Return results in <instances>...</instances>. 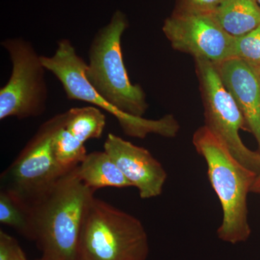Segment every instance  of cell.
Masks as SVG:
<instances>
[{
	"instance_id": "cell-1",
	"label": "cell",
	"mask_w": 260,
	"mask_h": 260,
	"mask_svg": "<svg viewBox=\"0 0 260 260\" xmlns=\"http://www.w3.org/2000/svg\"><path fill=\"white\" fill-rule=\"evenodd\" d=\"M192 143L205 159L210 184L223 210L222 223L217 230L218 237L232 244L246 242L251 233L248 194L257 174L236 158L205 125L194 132Z\"/></svg>"
},
{
	"instance_id": "cell-2",
	"label": "cell",
	"mask_w": 260,
	"mask_h": 260,
	"mask_svg": "<svg viewBox=\"0 0 260 260\" xmlns=\"http://www.w3.org/2000/svg\"><path fill=\"white\" fill-rule=\"evenodd\" d=\"M76 168L32 208L35 242L43 256L54 260H78L84 218L94 198L95 191L80 180Z\"/></svg>"
},
{
	"instance_id": "cell-3",
	"label": "cell",
	"mask_w": 260,
	"mask_h": 260,
	"mask_svg": "<svg viewBox=\"0 0 260 260\" xmlns=\"http://www.w3.org/2000/svg\"><path fill=\"white\" fill-rule=\"evenodd\" d=\"M129 26L126 15L116 10L107 25L98 30L89 49L85 77L90 85L116 109L143 117L148 109L146 94L130 81L123 60L121 37Z\"/></svg>"
},
{
	"instance_id": "cell-4",
	"label": "cell",
	"mask_w": 260,
	"mask_h": 260,
	"mask_svg": "<svg viewBox=\"0 0 260 260\" xmlns=\"http://www.w3.org/2000/svg\"><path fill=\"white\" fill-rule=\"evenodd\" d=\"M148 234L139 219L94 197L82 226L80 260H146Z\"/></svg>"
},
{
	"instance_id": "cell-5",
	"label": "cell",
	"mask_w": 260,
	"mask_h": 260,
	"mask_svg": "<svg viewBox=\"0 0 260 260\" xmlns=\"http://www.w3.org/2000/svg\"><path fill=\"white\" fill-rule=\"evenodd\" d=\"M54 55L42 56L46 70L59 80L70 100L81 101L96 106L114 116L124 134L144 139L149 134L174 138L179 124L174 116L168 114L156 120L126 114L109 104L90 85L85 77L86 63L75 50L69 39H61Z\"/></svg>"
},
{
	"instance_id": "cell-6",
	"label": "cell",
	"mask_w": 260,
	"mask_h": 260,
	"mask_svg": "<svg viewBox=\"0 0 260 260\" xmlns=\"http://www.w3.org/2000/svg\"><path fill=\"white\" fill-rule=\"evenodd\" d=\"M66 112L40 126L14 161L1 174V189L34 208L65 174L54 155V137L62 127Z\"/></svg>"
},
{
	"instance_id": "cell-7",
	"label": "cell",
	"mask_w": 260,
	"mask_h": 260,
	"mask_svg": "<svg viewBox=\"0 0 260 260\" xmlns=\"http://www.w3.org/2000/svg\"><path fill=\"white\" fill-rule=\"evenodd\" d=\"M9 54L12 73L0 90V119L37 117L45 112L48 89L42 56L31 43L22 38L1 42Z\"/></svg>"
},
{
	"instance_id": "cell-8",
	"label": "cell",
	"mask_w": 260,
	"mask_h": 260,
	"mask_svg": "<svg viewBox=\"0 0 260 260\" xmlns=\"http://www.w3.org/2000/svg\"><path fill=\"white\" fill-rule=\"evenodd\" d=\"M194 62L204 107L205 125L226 145L236 158L259 175L260 153L243 143L239 133L247 129L245 119L222 83L216 65L198 59Z\"/></svg>"
},
{
	"instance_id": "cell-9",
	"label": "cell",
	"mask_w": 260,
	"mask_h": 260,
	"mask_svg": "<svg viewBox=\"0 0 260 260\" xmlns=\"http://www.w3.org/2000/svg\"><path fill=\"white\" fill-rule=\"evenodd\" d=\"M162 30L173 49L189 54L194 60L218 64L232 58L234 38L220 26L212 13L174 8Z\"/></svg>"
},
{
	"instance_id": "cell-10",
	"label": "cell",
	"mask_w": 260,
	"mask_h": 260,
	"mask_svg": "<svg viewBox=\"0 0 260 260\" xmlns=\"http://www.w3.org/2000/svg\"><path fill=\"white\" fill-rule=\"evenodd\" d=\"M104 148L133 186L138 189L142 199L161 194L167 173L149 150L112 133L108 135Z\"/></svg>"
},
{
	"instance_id": "cell-11",
	"label": "cell",
	"mask_w": 260,
	"mask_h": 260,
	"mask_svg": "<svg viewBox=\"0 0 260 260\" xmlns=\"http://www.w3.org/2000/svg\"><path fill=\"white\" fill-rule=\"evenodd\" d=\"M215 65L224 86L242 111L246 127L254 135L260 153L259 70L237 58H231Z\"/></svg>"
},
{
	"instance_id": "cell-12",
	"label": "cell",
	"mask_w": 260,
	"mask_h": 260,
	"mask_svg": "<svg viewBox=\"0 0 260 260\" xmlns=\"http://www.w3.org/2000/svg\"><path fill=\"white\" fill-rule=\"evenodd\" d=\"M80 180L94 191L104 187L133 186L107 152L94 151L76 168Z\"/></svg>"
},
{
	"instance_id": "cell-13",
	"label": "cell",
	"mask_w": 260,
	"mask_h": 260,
	"mask_svg": "<svg viewBox=\"0 0 260 260\" xmlns=\"http://www.w3.org/2000/svg\"><path fill=\"white\" fill-rule=\"evenodd\" d=\"M212 15L220 26L234 38L245 35L260 25L257 0H223Z\"/></svg>"
},
{
	"instance_id": "cell-14",
	"label": "cell",
	"mask_w": 260,
	"mask_h": 260,
	"mask_svg": "<svg viewBox=\"0 0 260 260\" xmlns=\"http://www.w3.org/2000/svg\"><path fill=\"white\" fill-rule=\"evenodd\" d=\"M106 126V116L93 106L72 108L66 112L64 127L82 143L99 139Z\"/></svg>"
},
{
	"instance_id": "cell-15",
	"label": "cell",
	"mask_w": 260,
	"mask_h": 260,
	"mask_svg": "<svg viewBox=\"0 0 260 260\" xmlns=\"http://www.w3.org/2000/svg\"><path fill=\"white\" fill-rule=\"evenodd\" d=\"M0 223L13 228L26 239L36 240L31 208L3 189L0 190Z\"/></svg>"
},
{
	"instance_id": "cell-16",
	"label": "cell",
	"mask_w": 260,
	"mask_h": 260,
	"mask_svg": "<svg viewBox=\"0 0 260 260\" xmlns=\"http://www.w3.org/2000/svg\"><path fill=\"white\" fill-rule=\"evenodd\" d=\"M53 147L56 161L65 172L78 167L88 154L85 143L70 134L64 124L54 137Z\"/></svg>"
},
{
	"instance_id": "cell-17",
	"label": "cell",
	"mask_w": 260,
	"mask_h": 260,
	"mask_svg": "<svg viewBox=\"0 0 260 260\" xmlns=\"http://www.w3.org/2000/svg\"><path fill=\"white\" fill-rule=\"evenodd\" d=\"M232 58H237L259 68L260 25L242 37L234 38Z\"/></svg>"
},
{
	"instance_id": "cell-18",
	"label": "cell",
	"mask_w": 260,
	"mask_h": 260,
	"mask_svg": "<svg viewBox=\"0 0 260 260\" xmlns=\"http://www.w3.org/2000/svg\"><path fill=\"white\" fill-rule=\"evenodd\" d=\"M0 260H28L18 241L0 231Z\"/></svg>"
},
{
	"instance_id": "cell-19",
	"label": "cell",
	"mask_w": 260,
	"mask_h": 260,
	"mask_svg": "<svg viewBox=\"0 0 260 260\" xmlns=\"http://www.w3.org/2000/svg\"><path fill=\"white\" fill-rule=\"evenodd\" d=\"M223 0H177L176 9L212 13Z\"/></svg>"
},
{
	"instance_id": "cell-20",
	"label": "cell",
	"mask_w": 260,
	"mask_h": 260,
	"mask_svg": "<svg viewBox=\"0 0 260 260\" xmlns=\"http://www.w3.org/2000/svg\"><path fill=\"white\" fill-rule=\"evenodd\" d=\"M251 192L260 194V174L256 177V180L251 187Z\"/></svg>"
},
{
	"instance_id": "cell-21",
	"label": "cell",
	"mask_w": 260,
	"mask_h": 260,
	"mask_svg": "<svg viewBox=\"0 0 260 260\" xmlns=\"http://www.w3.org/2000/svg\"><path fill=\"white\" fill-rule=\"evenodd\" d=\"M37 260H54V259H51V258L47 257V256H42V258H40V259H37Z\"/></svg>"
},
{
	"instance_id": "cell-22",
	"label": "cell",
	"mask_w": 260,
	"mask_h": 260,
	"mask_svg": "<svg viewBox=\"0 0 260 260\" xmlns=\"http://www.w3.org/2000/svg\"><path fill=\"white\" fill-rule=\"evenodd\" d=\"M257 2H258V4H259V6H260V0H257Z\"/></svg>"
},
{
	"instance_id": "cell-23",
	"label": "cell",
	"mask_w": 260,
	"mask_h": 260,
	"mask_svg": "<svg viewBox=\"0 0 260 260\" xmlns=\"http://www.w3.org/2000/svg\"><path fill=\"white\" fill-rule=\"evenodd\" d=\"M258 70H259V73H260V66L259 67V68H258Z\"/></svg>"
},
{
	"instance_id": "cell-24",
	"label": "cell",
	"mask_w": 260,
	"mask_h": 260,
	"mask_svg": "<svg viewBox=\"0 0 260 260\" xmlns=\"http://www.w3.org/2000/svg\"><path fill=\"white\" fill-rule=\"evenodd\" d=\"M78 260H80V259H78Z\"/></svg>"
}]
</instances>
